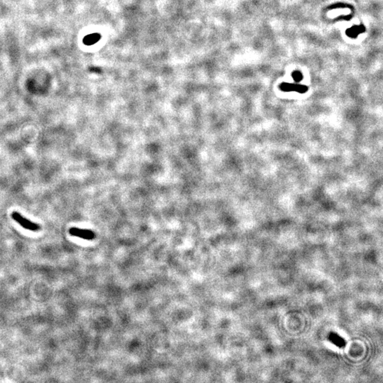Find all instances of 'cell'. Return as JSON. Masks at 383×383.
Wrapping results in <instances>:
<instances>
[{"label":"cell","mask_w":383,"mask_h":383,"mask_svg":"<svg viewBox=\"0 0 383 383\" xmlns=\"http://www.w3.org/2000/svg\"><path fill=\"white\" fill-rule=\"evenodd\" d=\"M11 217L12 219L14 221H16L18 224H20V226L24 228V229L29 230V231H38L41 229V226L39 225L26 219L25 217H24L22 215H21L17 212H12Z\"/></svg>","instance_id":"cell-1"},{"label":"cell","mask_w":383,"mask_h":383,"mask_svg":"<svg viewBox=\"0 0 383 383\" xmlns=\"http://www.w3.org/2000/svg\"><path fill=\"white\" fill-rule=\"evenodd\" d=\"M70 234L72 236L78 237L85 240H93L95 239V234L89 229H82L79 228L72 227L69 229Z\"/></svg>","instance_id":"cell-2"},{"label":"cell","mask_w":383,"mask_h":383,"mask_svg":"<svg viewBox=\"0 0 383 383\" xmlns=\"http://www.w3.org/2000/svg\"><path fill=\"white\" fill-rule=\"evenodd\" d=\"M100 39V35L98 33H93V34L87 36L84 39V43L86 45H91L96 43L97 41Z\"/></svg>","instance_id":"cell-3"}]
</instances>
